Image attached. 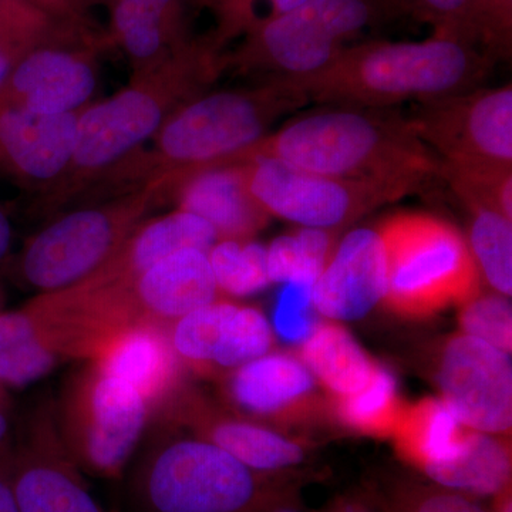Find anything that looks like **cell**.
<instances>
[{"label": "cell", "instance_id": "6da1fadb", "mask_svg": "<svg viewBox=\"0 0 512 512\" xmlns=\"http://www.w3.org/2000/svg\"><path fill=\"white\" fill-rule=\"evenodd\" d=\"M309 100L285 79H262L245 89L204 93L178 107L153 137L151 150H137L90 188L127 194L148 184L168 191L187 175L231 163L254 146L282 117Z\"/></svg>", "mask_w": 512, "mask_h": 512}, {"label": "cell", "instance_id": "7a4b0ae2", "mask_svg": "<svg viewBox=\"0 0 512 512\" xmlns=\"http://www.w3.org/2000/svg\"><path fill=\"white\" fill-rule=\"evenodd\" d=\"M222 73L224 52L210 35L198 37L153 69L134 73L126 89L87 104L77 119L69 165L42 192V207L56 211L82 197L107 171L156 136L171 113L204 94Z\"/></svg>", "mask_w": 512, "mask_h": 512}, {"label": "cell", "instance_id": "3957f363", "mask_svg": "<svg viewBox=\"0 0 512 512\" xmlns=\"http://www.w3.org/2000/svg\"><path fill=\"white\" fill-rule=\"evenodd\" d=\"M272 158L329 177L420 190L439 177L440 158L416 136L409 120L389 110L325 106L266 134L229 164Z\"/></svg>", "mask_w": 512, "mask_h": 512}, {"label": "cell", "instance_id": "277c9868", "mask_svg": "<svg viewBox=\"0 0 512 512\" xmlns=\"http://www.w3.org/2000/svg\"><path fill=\"white\" fill-rule=\"evenodd\" d=\"M494 64L480 47L433 33L420 42L350 45L318 72L279 79L295 86L309 103L389 110L478 89Z\"/></svg>", "mask_w": 512, "mask_h": 512}, {"label": "cell", "instance_id": "5b68a950", "mask_svg": "<svg viewBox=\"0 0 512 512\" xmlns=\"http://www.w3.org/2000/svg\"><path fill=\"white\" fill-rule=\"evenodd\" d=\"M394 0H308L241 37L224 72L259 79L318 72L366 32L402 16Z\"/></svg>", "mask_w": 512, "mask_h": 512}, {"label": "cell", "instance_id": "8992f818", "mask_svg": "<svg viewBox=\"0 0 512 512\" xmlns=\"http://www.w3.org/2000/svg\"><path fill=\"white\" fill-rule=\"evenodd\" d=\"M386 258L383 302L406 316H427L461 305L480 292V272L468 242L453 224L403 211L377 228Z\"/></svg>", "mask_w": 512, "mask_h": 512}, {"label": "cell", "instance_id": "52a82bcc", "mask_svg": "<svg viewBox=\"0 0 512 512\" xmlns=\"http://www.w3.org/2000/svg\"><path fill=\"white\" fill-rule=\"evenodd\" d=\"M160 184H148L113 201L80 208L40 231L26 248L23 275L42 291L56 292L89 278L116 254L161 198Z\"/></svg>", "mask_w": 512, "mask_h": 512}, {"label": "cell", "instance_id": "ba28073f", "mask_svg": "<svg viewBox=\"0 0 512 512\" xmlns=\"http://www.w3.org/2000/svg\"><path fill=\"white\" fill-rule=\"evenodd\" d=\"M138 497L146 512H251L261 485L255 471L211 441L183 440L151 458Z\"/></svg>", "mask_w": 512, "mask_h": 512}, {"label": "cell", "instance_id": "9c48e42d", "mask_svg": "<svg viewBox=\"0 0 512 512\" xmlns=\"http://www.w3.org/2000/svg\"><path fill=\"white\" fill-rule=\"evenodd\" d=\"M241 164L249 191L269 217L299 227L332 231L412 194L397 185L309 173L272 158Z\"/></svg>", "mask_w": 512, "mask_h": 512}, {"label": "cell", "instance_id": "30bf717a", "mask_svg": "<svg viewBox=\"0 0 512 512\" xmlns=\"http://www.w3.org/2000/svg\"><path fill=\"white\" fill-rule=\"evenodd\" d=\"M406 117L441 161L512 165L511 83L414 104Z\"/></svg>", "mask_w": 512, "mask_h": 512}, {"label": "cell", "instance_id": "8fae6325", "mask_svg": "<svg viewBox=\"0 0 512 512\" xmlns=\"http://www.w3.org/2000/svg\"><path fill=\"white\" fill-rule=\"evenodd\" d=\"M96 37L73 25L23 57L0 89V104L29 113H76L97 83Z\"/></svg>", "mask_w": 512, "mask_h": 512}, {"label": "cell", "instance_id": "7c38bea8", "mask_svg": "<svg viewBox=\"0 0 512 512\" xmlns=\"http://www.w3.org/2000/svg\"><path fill=\"white\" fill-rule=\"evenodd\" d=\"M443 402L463 426L485 434L512 426V367L508 353L468 335L454 336L441 355Z\"/></svg>", "mask_w": 512, "mask_h": 512}, {"label": "cell", "instance_id": "4fadbf2b", "mask_svg": "<svg viewBox=\"0 0 512 512\" xmlns=\"http://www.w3.org/2000/svg\"><path fill=\"white\" fill-rule=\"evenodd\" d=\"M73 448L84 467L103 477L120 476L147 417V403L130 384L94 375L74 406Z\"/></svg>", "mask_w": 512, "mask_h": 512}, {"label": "cell", "instance_id": "5bb4252c", "mask_svg": "<svg viewBox=\"0 0 512 512\" xmlns=\"http://www.w3.org/2000/svg\"><path fill=\"white\" fill-rule=\"evenodd\" d=\"M76 113H29L0 104V174L46 191L62 177L76 140Z\"/></svg>", "mask_w": 512, "mask_h": 512}, {"label": "cell", "instance_id": "9a60e30c", "mask_svg": "<svg viewBox=\"0 0 512 512\" xmlns=\"http://www.w3.org/2000/svg\"><path fill=\"white\" fill-rule=\"evenodd\" d=\"M386 292V258L379 231L352 229L312 286L315 311L325 318H365Z\"/></svg>", "mask_w": 512, "mask_h": 512}, {"label": "cell", "instance_id": "2e32d148", "mask_svg": "<svg viewBox=\"0 0 512 512\" xmlns=\"http://www.w3.org/2000/svg\"><path fill=\"white\" fill-rule=\"evenodd\" d=\"M90 356L97 372L130 384L147 404L168 399L180 380V357L170 333L158 323L113 330L94 345Z\"/></svg>", "mask_w": 512, "mask_h": 512}, {"label": "cell", "instance_id": "e0dca14e", "mask_svg": "<svg viewBox=\"0 0 512 512\" xmlns=\"http://www.w3.org/2000/svg\"><path fill=\"white\" fill-rule=\"evenodd\" d=\"M120 286L134 318L163 326L214 302L218 293L208 254L198 249L175 252Z\"/></svg>", "mask_w": 512, "mask_h": 512}, {"label": "cell", "instance_id": "ac0fdd59", "mask_svg": "<svg viewBox=\"0 0 512 512\" xmlns=\"http://www.w3.org/2000/svg\"><path fill=\"white\" fill-rule=\"evenodd\" d=\"M167 200L207 221L218 241L252 239L271 218L249 191L244 164L217 165L187 175L168 191Z\"/></svg>", "mask_w": 512, "mask_h": 512}, {"label": "cell", "instance_id": "d6986e66", "mask_svg": "<svg viewBox=\"0 0 512 512\" xmlns=\"http://www.w3.org/2000/svg\"><path fill=\"white\" fill-rule=\"evenodd\" d=\"M217 241V232L207 221L191 212H171L141 222L106 264L74 286L103 288L130 284L175 252L198 249L208 254Z\"/></svg>", "mask_w": 512, "mask_h": 512}, {"label": "cell", "instance_id": "ffe728a7", "mask_svg": "<svg viewBox=\"0 0 512 512\" xmlns=\"http://www.w3.org/2000/svg\"><path fill=\"white\" fill-rule=\"evenodd\" d=\"M110 32L126 52L134 73L153 69L191 40L185 18L133 0H111Z\"/></svg>", "mask_w": 512, "mask_h": 512}, {"label": "cell", "instance_id": "44dd1931", "mask_svg": "<svg viewBox=\"0 0 512 512\" xmlns=\"http://www.w3.org/2000/svg\"><path fill=\"white\" fill-rule=\"evenodd\" d=\"M421 470L446 490L498 495L510 488L511 451L493 436L470 430L450 457L426 464Z\"/></svg>", "mask_w": 512, "mask_h": 512}, {"label": "cell", "instance_id": "7402d4cb", "mask_svg": "<svg viewBox=\"0 0 512 512\" xmlns=\"http://www.w3.org/2000/svg\"><path fill=\"white\" fill-rule=\"evenodd\" d=\"M308 367L288 355H264L239 366L231 380L232 399L248 412L274 414L311 392Z\"/></svg>", "mask_w": 512, "mask_h": 512}, {"label": "cell", "instance_id": "603a6c76", "mask_svg": "<svg viewBox=\"0 0 512 512\" xmlns=\"http://www.w3.org/2000/svg\"><path fill=\"white\" fill-rule=\"evenodd\" d=\"M9 468L19 512H101L72 468L60 461L25 456Z\"/></svg>", "mask_w": 512, "mask_h": 512}, {"label": "cell", "instance_id": "cb8c5ba5", "mask_svg": "<svg viewBox=\"0 0 512 512\" xmlns=\"http://www.w3.org/2000/svg\"><path fill=\"white\" fill-rule=\"evenodd\" d=\"M59 352L52 329L32 306L0 313V383L35 382L55 366Z\"/></svg>", "mask_w": 512, "mask_h": 512}, {"label": "cell", "instance_id": "d4e9b609", "mask_svg": "<svg viewBox=\"0 0 512 512\" xmlns=\"http://www.w3.org/2000/svg\"><path fill=\"white\" fill-rule=\"evenodd\" d=\"M301 353L311 375L339 397L363 389L377 367L352 335L333 323H319Z\"/></svg>", "mask_w": 512, "mask_h": 512}, {"label": "cell", "instance_id": "484cf974", "mask_svg": "<svg viewBox=\"0 0 512 512\" xmlns=\"http://www.w3.org/2000/svg\"><path fill=\"white\" fill-rule=\"evenodd\" d=\"M461 426L443 400L424 399L413 406H402L392 436L400 454L423 468L457 450L466 433Z\"/></svg>", "mask_w": 512, "mask_h": 512}, {"label": "cell", "instance_id": "4316f807", "mask_svg": "<svg viewBox=\"0 0 512 512\" xmlns=\"http://www.w3.org/2000/svg\"><path fill=\"white\" fill-rule=\"evenodd\" d=\"M329 229H295L266 248V269L271 284H315L335 251Z\"/></svg>", "mask_w": 512, "mask_h": 512}, {"label": "cell", "instance_id": "83f0119b", "mask_svg": "<svg viewBox=\"0 0 512 512\" xmlns=\"http://www.w3.org/2000/svg\"><path fill=\"white\" fill-rule=\"evenodd\" d=\"M210 441L252 471H278L303 461V450L274 431L242 421H222L210 430Z\"/></svg>", "mask_w": 512, "mask_h": 512}, {"label": "cell", "instance_id": "f1b7e54d", "mask_svg": "<svg viewBox=\"0 0 512 512\" xmlns=\"http://www.w3.org/2000/svg\"><path fill=\"white\" fill-rule=\"evenodd\" d=\"M470 211V248L478 272L500 293H512V224L501 212L485 207Z\"/></svg>", "mask_w": 512, "mask_h": 512}, {"label": "cell", "instance_id": "f546056e", "mask_svg": "<svg viewBox=\"0 0 512 512\" xmlns=\"http://www.w3.org/2000/svg\"><path fill=\"white\" fill-rule=\"evenodd\" d=\"M439 177L466 207L491 208L512 220V165L440 160Z\"/></svg>", "mask_w": 512, "mask_h": 512}, {"label": "cell", "instance_id": "4dcf8cb0", "mask_svg": "<svg viewBox=\"0 0 512 512\" xmlns=\"http://www.w3.org/2000/svg\"><path fill=\"white\" fill-rule=\"evenodd\" d=\"M402 406L392 373L377 366L363 389L339 397L338 414L350 429L372 436H386L392 434Z\"/></svg>", "mask_w": 512, "mask_h": 512}, {"label": "cell", "instance_id": "1f68e13d", "mask_svg": "<svg viewBox=\"0 0 512 512\" xmlns=\"http://www.w3.org/2000/svg\"><path fill=\"white\" fill-rule=\"evenodd\" d=\"M218 291L248 296L271 284L266 269V248L252 239H220L208 251Z\"/></svg>", "mask_w": 512, "mask_h": 512}, {"label": "cell", "instance_id": "d6a6232c", "mask_svg": "<svg viewBox=\"0 0 512 512\" xmlns=\"http://www.w3.org/2000/svg\"><path fill=\"white\" fill-rule=\"evenodd\" d=\"M237 308L231 302L214 301L178 319L170 335L178 357L195 366L214 363Z\"/></svg>", "mask_w": 512, "mask_h": 512}, {"label": "cell", "instance_id": "836d02e7", "mask_svg": "<svg viewBox=\"0 0 512 512\" xmlns=\"http://www.w3.org/2000/svg\"><path fill=\"white\" fill-rule=\"evenodd\" d=\"M308 0H212L215 30L211 39L224 49L231 40L241 39L249 32L271 22Z\"/></svg>", "mask_w": 512, "mask_h": 512}, {"label": "cell", "instance_id": "e575fe53", "mask_svg": "<svg viewBox=\"0 0 512 512\" xmlns=\"http://www.w3.org/2000/svg\"><path fill=\"white\" fill-rule=\"evenodd\" d=\"M272 345L268 320L258 309L237 308L229 319L215 365L239 367L266 355Z\"/></svg>", "mask_w": 512, "mask_h": 512}, {"label": "cell", "instance_id": "d590c367", "mask_svg": "<svg viewBox=\"0 0 512 512\" xmlns=\"http://www.w3.org/2000/svg\"><path fill=\"white\" fill-rule=\"evenodd\" d=\"M460 325L464 335L487 342L510 353L512 348V311L507 296L480 295L461 303Z\"/></svg>", "mask_w": 512, "mask_h": 512}, {"label": "cell", "instance_id": "8d00e7d4", "mask_svg": "<svg viewBox=\"0 0 512 512\" xmlns=\"http://www.w3.org/2000/svg\"><path fill=\"white\" fill-rule=\"evenodd\" d=\"M474 42L494 62L510 60L512 53V0H473Z\"/></svg>", "mask_w": 512, "mask_h": 512}, {"label": "cell", "instance_id": "74e56055", "mask_svg": "<svg viewBox=\"0 0 512 512\" xmlns=\"http://www.w3.org/2000/svg\"><path fill=\"white\" fill-rule=\"evenodd\" d=\"M403 15L433 28L434 35L457 37L476 45L471 23L473 0H394ZM477 46V45H476ZM478 47V46H477Z\"/></svg>", "mask_w": 512, "mask_h": 512}, {"label": "cell", "instance_id": "f35d334b", "mask_svg": "<svg viewBox=\"0 0 512 512\" xmlns=\"http://www.w3.org/2000/svg\"><path fill=\"white\" fill-rule=\"evenodd\" d=\"M318 325L312 301V286L286 284L275 305L276 333L286 342L303 343Z\"/></svg>", "mask_w": 512, "mask_h": 512}, {"label": "cell", "instance_id": "ab89813d", "mask_svg": "<svg viewBox=\"0 0 512 512\" xmlns=\"http://www.w3.org/2000/svg\"><path fill=\"white\" fill-rule=\"evenodd\" d=\"M76 23L55 20L46 25L0 26V89L8 82L10 74L22 62L23 57Z\"/></svg>", "mask_w": 512, "mask_h": 512}, {"label": "cell", "instance_id": "60d3db41", "mask_svg": "<svg viewBox=\"0 0 512 512\" xmlns=\"http://www.w3.org/2000/svg\"><path fill=\"white\" fill-rule=\"evenodd\" d=\"M397 505L400 512H487L456 491L427 488L403 490Z\"/></svg>", "mask_w": 512, "mask_h": 512}, {"label": "cell", "instance_id": "b9f144b4", "mask_svg": "<svg viewBox=\"0 0 512 512\" xmlns=\"http://www.w3.org/2000/svg\"><path fill=\"white\" fill-rule=\"evenodd\" d=\"M60 20L28 0H0V26L46 25Z\"/></svg>", "mask_w": 512, "mask_h": 512}, {"label": "cell", "instance_id": "7bdbcfd3", "mask_svg": "<svg viewBox=\"0 0 512 512\" xmlns=\"http://www.w3.org/2000/svg\"><path fill=\"white\" fill-rule=\"evenodd\" d=\"M28 2L36 5L37 8L45 10L50 15L60 20H70V22H83L82 15L76 12L64 0H28Z\"/></svg>", "mask_w": 512, "mask_h": 512}, {"label": "cell", "instance_id": "ee69618b", "mask_svg": "<svg viewBox=\"0 0 512 512\" xmlns=\"http://www.w3.org/2000/svg\"><path fill=\"white\" fill-rule=\"evenodd\" d=\"M0 512H19L10 481L9 464L0 460Z\"/></svg>", "mask_w": 512, "mask_h": 512}, {"label": "cell", "instance_id": "f6af8a7d", "mask_svg": "<svg viewBox=\"0 0 512 512\" xmlns=\"http://www.w3.org/2000/svg\"><path fill=\"white\" fill-rule=\"evenodd\" d=\"M141 5L150 6L168 15L185 18L184 0H133Z\"/></svg>", "mask_w": 512, "mask_h": 512}, {"label": "cell", "instance_id": "bcb514c9", "mask_svg": "<svg viewBox=\"0 0 512 512\" xmlns=\"http://www.w3.org/2000/svg\"><path fill=\"white\" fill-rule=\"evenodd\" d=\"M10 239H12V231L6 215L0 210V259L8 254L10 247Z\"/></svg>", "mask_w": 512, "mask_h": 512}, {"label": "cell", "instance_id": "7dc6e473", "mask_svg": "<svg viewBox=\"0 0 512 512\" xmlns=\"http://www.w3.org/2000/svg\"><path fill=\"white\" fill-rule=\"evenodd\" d=\"M3 384L0 383V444L5 440L6 433H8L9 423L8 417H6L5 409V396H3Z\"/></svg>", "mask_w": 512, "mask_h": 512}, {"label": "cell", "instance_id": "c3c4849f", "mask_svg": "<svg viewBox=\"0 0 512 512\" xmlns=\"http://www.w3.org/2000/svg\"><path fill=\"white\" fill-rule=\"evenodd\" d=\"M497 512H512V501L510 488L498 494Z\"/></svg>", "mask_w": 512, "mask_h": 512}, {"label": "cell", "instance_id": "681fc988", "mask_svg": "<svg viewBox=\"0 0 512 512\" xmlns=\"http://www.w3.org/2000/svg\"><path fill=\"white\" fill-rule=\"evenodd\" d=\"M333 512H373V511H370L369 508L362 507V505L346 504V505H342V507L336 508V510Z\"/></svg>", "mask_w": 512, "mask_h": 512}, {"label": "cell", "instance_id": "f907efd6", "mask_svg": "<svg viewBox=\"0 0 512 512\" xmlns=\"http://www.w3.org/2000/svg\"><path fill=\"white\" fill-rule=\"evenodd\" d=\"M64 2L69 3L76 12L80 13L84 6L90 5V3L96 2V0H64Z\"/></svg>", "mask_w": 512, "mask_h": 512}, {"label": "cell", "instance_id": "816d5d0a", "mask_svg": "<svg viewBox=\"0 0 512 512\" xmlns=\"http://www.w3.org/2000/svg\"><path fill=\"white\" fill-rule=\"evenodd\" d=\"M191 2L194 3V5L208 6V8H210L212 0H191Z\"/></svg>", "mask_w": 512, "mask_h": 512}, {"label": "cell", "instance_id": "f5cc1de1", "mask_svg": "<svg viewBox=\"0 0 512 512\" xmlns=\"http://www.w3.org/2000/svg\"><path fill=\"white\" fill-rule=\"evenodd\" d=\"M272 512H298V511L293 510V508H289V507H279V508H276V510H274Z\"/></svg>", "mask_w": 512, "mask_h": 512}]
</instances>
